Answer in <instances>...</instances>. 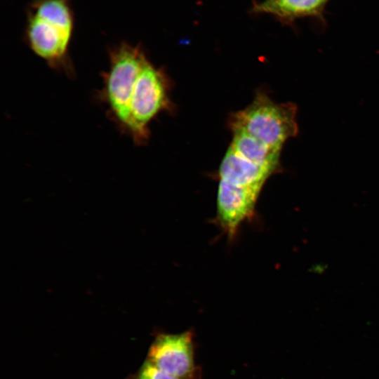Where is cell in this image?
Instances as JSON below:
<instances>
[{"mask_svg":"<svg viewBox=\"0 0 379 379\" xmlns=\"http://www.w3.org/2000/svg\"><path fill=\"white\" fill-rule=\"evenodd\" d=\"M297 107L293 103L273 102L265 92L258 91L253 102L230 117L232 132H243L266 145L281 149L288 138L298 132Z\"/></svg>","mask_w":379,"mask_h":379,"instance_id":"3","label":"cell"},{"mask_svg":"<svg viewBox=\"0 0 379 379\" xmlns=\"http://www.w3.org/2000/svg\"><path fill=\"white\" fill-rule=\"evenodd\" d=\"M230 145L239 154L258 165L267 167L275 173L280 171L279 149L272 147L260 140L243 132H233Z\"/></svg>","mask_w":379,"mask_h":379,"instance_id":"6","label":"cell"},{"mask_svg":"<svg viewBox=\"0 0 379 379\" xmlns=\"http://www.w3.org/2000/svg\"><path fill=\"white\" fill-rule=\"evenodd\" d=\"M328 0H264L255 4L253 11L268 13L285 23L305 17L322 15Z\"/></svg>","mask_w":379,"mask_h":379,"instance_id":"5","label":"cell"},{"mask_svg":"<svg viewBox=\"0 0 379 379\" xmlns=\"http://www.w3.org/2000/svg\"><path fill=\"white\" fill-rule=\"evenodd\" d=\"M135 379H180L167 373L146 359L138 371Z\"/></svg>","mask_w":379,"mask_h":379,"instance_id":"7","label":"cell"},{"mask_svg":"<svg viewBox=\"0 0 379 379\" xmlns=\"http://www.w3.org/2000/svg\"><path fill=\"white\" fill-rule=\"evenodd\" d=\"M74 25L72 0H32L26 10L24 41L50 68L74 77L69 46Z\"/></svg>","mask_w":379,"mask_h":379,"instance_id":"2","label":"cell"},{"mask_svg":"<svg viewBox=\"0 0 379 379\" xmlns=\"http://www.w3.org/2000/svg\"><path fill=\"white\" fill-rule=\"evenodd\" d=\"M194 332L159 333L152 343L147 355L164 372L180 379H201V368L194 359Z\"/></svg>","mask_w":379,"mask_h":379,"instance_id":"4","label":"cell"},{"mask_svg":"<svg viewBox=\"0 0 379 379\" xmlns=\"http://www.w3.org/2000/svg\"><path fill=\"white\" fill-rule=\"evenodd\" d=\"M108 55L109 66L101 74L102 86L97 98L120 132L135 145H145L150 122L171 108L168 79L139 45L122 41L109 48Z\"/></svg>","mask_w":379,"mask_h":379,"instance_id":"1","label":"cell"}]
</instances>
